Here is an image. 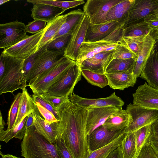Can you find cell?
Returning a JSON list of instances; mask_svg holds the SVG:
<instances>
[{"label":"cell","mask_w":158,"mask_h":158,"mask_svg":"<svg viewBox=\"0 0 158 158\" xmlns=\"http://www.w3.org/2000/svg\"><path fill=\"white\" fill-rule=\"evenodd\" d=\"M56 111L60 118L57 123L58 134L74 158H87L90 153L86 130L87 108L69 101Z\"/></svg>","instance_id":"cell-1"},{"label":"cell","mask_w":158,"mask_h":158,"mask_svg":"<svg viewBox=\"0 0 158 158\" xmlns=\"http://www.w3.org/2000/svg\"><path fill=\"white\" fill-rule=\"evenodd\" d=\"M22 140L21 156L25 158H61L55 143L36 132L34 125L27 129Z\"/></svg>","instance_id":"cell-2"},{"label":"cell","mask_w":158,"mask_h":158,"mask_svg":"<svg viewBox=\"0 0 158 158\" xmlns=\"http://www.w3.org/2000/svg\"><path fill=\"white\" fill-rule=\"evenodd\" d=\"M6 69L0 79V94H12L19 89L23 90L28 86L23 70L24 60L15 58L6 54Z\"/></svg>","instance_id":"cell-3"},{"label":"cell","mask_w":158,"mask_h":158,"mask_svg":"<svg viewBox=\"0 0 158 158\" xmlns=\"http://www.w3.org/2000/svg\"><path fill=\"white\" fill-rule=\"evenodd\" d=\"M81 69L76 62L49 87L46 93L69 98L73 93L75 86L81 80Z\"/></svg>","instance_id":"cell-4"},{"label":"cell","mask_w":158,"mask_h":158,"mask_svg":"<svg viewBox=\"0 0 158 158\" xmlns=\"http://www.w3.org/2000/svg\"><path fill=\"white\" fill-rule=\"evenodd\" d=\"M75 63L76 61L64 56L57 64L28 86L33 94L38 95L46 93L49 87Z\"/></svg>","instance_id":"cell-5"},{"label":"cell","mask_w":158,"mask_h":158,"mask_svg":"<svg viewBox=\"0 0 158 158\" xmlns=\"http://www.w3.org/2000/svg\"><path fill=\"white\" fill-rule=\"evenodd\" d=\"M129 117L125 133L134 132L152 124L158 119V110L147 108L129 104L126 110Z\"/></svg>","instance_id":"cell-6"},{"label":"cell","mask_w":158,"mask_h":158,"mask_svg":"<svg viewBox=\"0 0 158 158\" xmlns=\"http://www.w3.org/2000/svg\"><path fill=\"white\" fill-rule=\"evenodd\" d=\"M26 26L16 21L0 25V48L6 49L26 39Z\"/></svg>","instance_id":"cell-7"},{"label":"cell","mask_w":158,"mask_h":158,"mask_svg":"<svg viewBox=\"0 0 158 158\" xmlns=\"http://www.w3.org/2000/svg\"><path fill=\"white\" fill-rule=\"evenodd\" d=\"M64 52L45 51L36 61L27 78L30 85L57 64L64 56Z\"/></svg>","instance_id":"cell-8"},{"label":"cell","mask_w":158,"mask_h":158,"mask_svg":"<svg viewBox=\"0 0 158 158\" xmlns=\"http://www.w3.org/2000/svg\"><path fill=\"white\" fill-rule=\"evenodd\" d=\"M122 1L88 0L83 6V11L88 17L90 23L93 24L104 23L108 11Z\"/></svg>","instance_id":"cell-9"},{"label":"cell","mask_w":158,"mask_h":158,"mask_svg":"<svg viewBox=\"0 0 158 158\" xmlns=\"http://www.w3.org/2000/svg\"><path fill=\"white\" fill-rule=\"evenodd\" d=\"M118 42H114L110 35L99 41L84 42L80 48L76 62L79 66L84 61L98 53L114 50Z\"/></svg>","instance_id":"cell-10"},{"label":"cell","mask_w":158,"mask_h":158,"mask_svg":"<svg viewBox=\"0 0 158 158\" xmlns=\"http://www.w3.org/2000/svg\"><path fill=\"white\" fill-rule=\"evenodd\" d=\"M45 31V29L29 36L14 46L4 49L2 52L15 58L25 60L37 51Z\"/></svg>","instance_id":"cell-11"},{"label":"cell","mask_w":158,"mask_h":158,"mask_svg":"<svg viewBox=\"0 0 158 158\" xmlns=\"http://www.w3.org/2000/svg\"><path fill=\"white\" fill-rule=\"evenodd\" d=\"M125 133V130L114 131L103 125L99 127L88 135L87 140L90 152L108 145Z\"/></svg>","instance_id":"cell-12"},{"label":"cell","mask_w":158,"mask_h":158,"mask_svg":"<svg viewBox=\"0 0 158 158\" xmlns=\"http://www.w3.org/2000/svg\"><path fill=\"white\" fill-rule=\"evenodd\" d=\"M90 23L88 17L85 15L73 32L69 42L64 51V56L76 61L80 48L85 41Z\"/></svg>","instance_id":"cell-13"},{"label":"cell","mask_w":158,"mask_h":158,"mask_svg":"<svg viewBox=\"0 0 158 158\" xmlns=\"http://www.w3.org/2000/svg\"><path fill=\"white\" fill-rule=\"evenodd\" d=\"M86 130L87 135L102 125L113 114L122 109V106H110L101 107L87 108Z\"/></svg>","instance_id":"cell-14"},{"label":"cell","mask_w":158,"mask_h":158,"mask_svg":"<svg viewBox=\"0 0 158 158\" xmlns=\"http://www.w3.org/2000/svg\"><path fill=\"white\" fill-rule=\"evenodd\" d=\"M69 98L72 103L79 107L86 108L110 106H122L125 103L115 92L107 97L95 99L85 98L73 93Z\"/></svg>","instance_id":"cell-15"},{"label":"cell","mask_w":158,"mask_h":158,"mask_svg":"<svg viewBox=\"0 0 158 158\" xmlns=\"http://www.w3.org/2000/svg\"><path fill=\"white\" fill-rule=\"evenodd\" d=\"M132 96L134 105L158 110V89L149 86L147 82L139 86Z\"/></svg>","instance_id":"cell-16"},{"label":"cell","mask_w":158,"mask_h":158,"mask_svg":"<svg viewBox=\"0 0 158 158\" xmlns=\"http://www.w3.org/2000/svg\"><path fill=\"white\" fill-rule=\"evenodd\" d=\"M158 12V0H135L124 27L130 24L143 20Z\"/></svg>","instance_id":"cell-17"},{"label":"cell","mask_w":158,"mask_h":158,"mask_svg":"<svg viewBox=\"0 0 158 158\" xmlns=\"http://www.w3.org/2000/svg\"><path fill=\"white\" fill-rule=\"evenodd\" d=\"M114 50L103 52L84 61L79 67L81 69L88 70L105 74L108 65L113 59Z\"/></svg>","instance_id":"cell-18"},{"label":"cell","mask_w":158,"mask_h":158,"mask_svg":"<svg viewBox=\"0 0 158 158\" xmlns=\"http://www.w3.org/2000/svg\"><path fill=\"white\" fill-rule=\"evenodd\" d=\"M120 27H123L118 22L113 21L97 24L89 23L84 42L101 40Z\"/></svg>","instance_id":"cell-19"},{"label":"cell","mask_w":158,"mask_h":158,"mask_svg":"<svg viewBox=\"0 0 158 158\" xmlns=\"http://www.w3.org/2000/svg\"><path fill=\"white\" fill-rule=\"evenodd\" d=\"M135 1L122 0L113 6L107 14L105 23L115 21L124 28L128 21L129 13Z\"/></svg>","instance_id":"cell-20"},{"label":"cell","mask_w":158,"mask_h":158,"mask_svg":"<svg viewBox=\"0 0 158 158\" xmlns=\"http://www.w3.org/2000/svg\"><path fill=\"white\" fill-rule=\"evenodd\" d=\"M32 113L34 117L33 125L35 131L51 143H54L58 135L57 123L51 124L47 123L42 117L35 103L34 111Z\"/></svg>","instance_id":"cell-21"},{"label":"cell","mask_w":158,"mask_h":158,"mask_svg":"<svg viewBox=\"0 0 158 158\" xmlns=\"http://www.w3.org/2000/svg\"><path fill=\"white\" fill-rule=\"evenodd\" d=\"M140 77L151 87L158 89V53L152 50Z\"/></svg>","instance_id":"cell-22"},{"label":"cell","mask_w":158,"mask_h":158,"mask_svg":"<svg viewBox=\"0 0 158 158\" xmlns=\"http://www.w3.org/2000/svg\"><path fill=\"white\" fill-rule=\"evenodd\" d=\"M155 40L149 34H147L140 44L133 71V74L136 79L141 75L142 71L152 50Z\"/></svg>","instance_id":"cell-23"},{"label":"cell","mask_w":158,"mask_h":158,"mask_svg":"<svg viewBox=\"0 0 158 158\" xmlns=\"http://www.w3.org/2000/svg\"><path fill=\"white\" fill-rule=\"evenodd\" d=\"M31 10V17L35 19L46 22L52 21L63 13L64 10L49 5L38 3H34Z\"/></svg>","instance_id":"cell-24"},{"label":"cell","mask_w":158,"mask_h":158,"mask_svg":"<svg viewBox=\"0 0 158 158\" xmlns=\"http://www.w3.org/2000/svg\"><path fill=\"white\" fill-rule=\"evenodd\" d=\"M108 85L114 89L123 90L130 87H133L136 82L133 71L113 73H105Z\"/></svg>","instance_id":"cell-25"},{"label":"cell","mask_w":158,"mask_h":158,"mask_svg":"<svg viewBox=\"0 0 158 158\" xmlns=\"http://www.w3.org/2000/svg\"><path fill=\"white\" fill-rule=\"evenodd\" d=\"M67 14L65 21L52 40L60 36L73 33L85 15L83 11L80 9L72 10Z\"/></svg>","instance_id":"cell-26"},{"label":"cell","mask_w":158,"mask_h":158,"mask_svg":"<svg viewBox=\"0 0 158 158\" xmlns=\"http://www.w3.org/2000/svg\"><path fill=\"white\" fill-rule=\"evenodd\" d=\"M129 120V115L126 110L122 109L111 114L103 125L112 130L126 131Z\"/></svg>","instance_id":"cell-27"},{"label":"cell","mask_w":158,"mask_h":158,"mask_svg":"<svg viewBox=\"0 0 158 158\" xmlns=\"http://www.w3.org/2000/svg\"><path fill=\"white\" fill-rule=\"evenodd\" d=\"M67 14L59 16L47 23L44 33L39 43L37 50L52 40L67 18Z\"/></svg>","instance_id":"cell-28"},{"label":"cell","mask_w":158,"mask_h":158,"mask_svg":"<svg viewBox=\"0 0 158 158\" xmlns=\"http://www.w3.org/2000/svg\"><path fill=\"white\" fill-rule=\"evenodd\" d=\"M22 93L19 112L14 127L19 123L26 116L32 113L34 110V103L33 98L26 88L22 90Z\"/></svg>","instance_id":"cell-29"},{"label":"cell","mask_w":158,"mask_h":158,"mask_svg":"<svg viewBox=\"0 0 158 158\" xmlns=\"http://www.w3.org/2000/svg\"><path fill=\"white\" fill-rule=\"evenodd\" d=\"M147 34H149L154 39L152 29L143 20L130 24L124 28L123 37Z\"/></svg>","instance_id":"cell-30"},{"label":"cell","mask_w":158,"mask_h":158,"mask_svg":"<svg viewBox=\"0 0 158 158\" xmlns=\"http://www.w3.org/2000/svg\"><path fill=\"white\" fill-rule=\"evenodd\" d=\"M28 115L26 116L13 128L9 130L0 131V140L7 143L13 138L23 139L26 134V124Z\"/></svg>","instance_id":"cell-31"},{"label":"cell","mask_w":158,"mask_h":158,"mask_svg":"<svg viewBox=\"0 0 158 158\" xmlns=\"http://www.w3.org/2000/svg\"><path fill=\"white\" fill-rule=\"evenodd\" d=\"M137 58L129 59L114 58L106 68L105 73L124 72L133 71Z\"/></svg>","instance_id":"cell-32"},{"label":"cell","mask_w":158,"mask_h":158,"mask_svg":"<svg viewBox=\"0 0 158 158\" xmlns=\"http://www.w3.org/2000/svg\"><path fill=\"white\" fill-rule=\"evenodd\" d=\"M120 147L124 158H136V147L134 132L125 133Z\"/></svg>","instance_id":"cell-33"},{"label":"cell","mask_w":158,"mask_h":158,"mask_svg":"<svg viewBox=\"0 0 158 158\" xmlns=\"http://www.w3.org/2000/svg\"><path fill=\"white\" fill-rule=\"evenodd\" d=\"M81 70L82 75L90 84L101 88L108 85L105 74H100L88 70Z\"/></svg>","instance_id":"cell-34"},{"label":"cell","mask_w":158,"mask_h":158,"mask_svg":"<svg viewBox=\"0 0 158 158\" xmlns=\"http://www.w3.org/2000/svg\"><path fill=\"white\" fill-rule=\"evenodd\" d=\"M125 134L121 135L108 145L90 152L87 158H106L111 152L121 145Z\"/></svg>","instance_id":"cell-35"},{"label":"cell","mask_w":158,"mask_h":158,"mask_svg":"<svg viewBox=\"0 0 158 158\" xmlns=\"http://www.w3.org/2000/svg\"><path fill=\"white\" fill-rule=\"evenodd\" d=\"M152 124L146 125L134 131L136 147V158L151 135Z\"/></svg>","instance_id":"cell-36"},{"label":"cell","mask_w":158,"mask_h":158,"mask_svg":"<svg viewBox=\"0 0 158 158\" xmlns=\"http://www.w3.org/2000/svg\"><path fill=\"white\" fill-rule=\"evenodd\" d=\"M72 33L67 34L52 40L48 44L47 51L53 52H64L71 39Z\"/></svg>","instance_id":"cell-37"},{"label":"cell","mask_w":158,"mask_h":158,"mask_svg":"<svg viewBox=\"0 0 158 158\" xmlns=\"http://www.w3.org/2000/svg\"><path fill=\"white\" fill-rule=\"evenodd\" d=\"M27 2L32 3H38L48 4L61 8L65 10L68 9L75 7L84 3L83 0L73 1H58L56 0H28Z\"/></svg>","instance_id":"cell-38"},{"label":"cell","mask_w":158,"mask_h":158,"mask_svg":"<svg viewBox=\"0 0 158 158\" xmlns=\"http://www.w3.org/2000/svg\"><path fill=\"white\" fill-rule=\"evenodd\" d=\"M22 95V93H19L14 96V100L8 111L6 123L7 130H10L14 127L19 112Z\"/></svg>","instance_id":"cell-39"},{"label":"cell","mask_w":158,"mask_h":158,"mask_svg":"<svg viewBox=\"0 0 158 158\" xmlns=\"http://www.w3.org/2000/svg\"><path fill=\"white\" fill-rule=\"evenodd\" d=\"M50 42L38 49L33 54L24 60L23 64V70L26 80L29 72L36 61L47 50V45Z\"/></svg>","instance_id":"cell-40"},{"label":"cell","mask_w":158,"mask_h":158,"mask_svg":"<svg viewBox=\"0 0 158 158\" xmlns=\"http://www.w3.org/2000/svg\"><path fill=\"white\" fill-rule=\"evenodd\" d=\"M137 57V56L121 40L118 43L114 50L113 59H126Z\"/></svg>","instance_id":"cell-41"},{"label":"cell","mask_w":158,"mask_h":158,"mask_svg":"<svg viewBox=\"0 0 158 158\" xmlns=\"http://www.w3.org/2000/svg\"><path fill=\"white\" fill-rule=\"evenodd\" d=\"M146 35L123 37L121 41L137 56L140 44Z\"/></svg>","instance_id":"cell-42"},{"label":"cell","mask_w":158,"mask_h":158,"mask_svg":"<svg viewBox=\"0 0 158 158\" xmlns=\"http://www.w3.org/2000/svg\"><path fill=\"white\" fill-rule=\"evenodd\" d=\"M37 95L48 102L56 110L63 104L70 101L69 98L56 96L47 93Z\"/></svg>","instance_id":"cell-43"},{"label":"cell","mask_w":158,"mask_h":158,"mask_svg":"<svg viewBox=\"0 0 158 158\" xmlns=\"http://www.w3.org/2000/svg\"><path fill=\"white\" fill-rule=\"evenodd\" d=\"M54 143L61 158H74L63 139L58 134Z\"/></svg>","instance_id":"cell-44"},{"label":"cell","mask_w":158,"mask_h":158,"mask_svg":"<svg viewBox=\"0 0 158 158\" xmlns=\"http://www.w3.org/2000/svg\"><path fill=\"white\" fill-rule=\"evenodd\" d=\"M46 23L44 21L35 19L26 26V32L34 34L38 33L45 28Z\"/></svg>","instance_id":"cell-45"},{"label":"cell","mask_w":158,"mask_h":158,"mask_svg":"<svg viewBox=\"0 0 158 158\" xmlns=\"http://www.w3.org/2000/svg\"><path fill=\"white\" fill-rule=\"evenodd\" d=\"M34 102L41 115L44 118L45 121L47 123L51 124L53 123H57L59 121L56 118L52 113L44 108L40 103L38 102Z\"/></svg>","instance_id":"cell-46"},{"label":"cell","mask_w":158,"mask_h":158,"mask_svg":"<svg viewBox=\"0 0 158 158\" xmlns=\"http://www.w3.org/2000/svg\"><path fill=\"white\" fill-rule=\"evenodd\" d=\"M149 139L144 145L136 158H158V156L150 145Z\"/></svg>","instance_id":"cell-47"},{"label":"cell","mask_w":158,"mask_h":158,"mask_svg":"<svg viewBox=\"0 0 158 158\" xmlns=\"http://www.w3.org/2000/svg\"><path fill=\"white\" fill-rule=\"evenodd\" d=\"M143 21L152 29L154 39L155 40L158 36V18L156 14H154L145 18Z\"/></svg>","instance_id":"cell-48"},{"label":"cell","mask_w":158,"mask_h":158,"mask_svg":"<svg viewBox=\"0 0 158 158\" xmlns=\"http://www.w3.org/2000/svg\"><path fill=\"white\" fill-rule=\"evenodd\" d=\"M32 97L34 102L40 103L44 108L52 113L56 118L59 120L60 118L57 111L49 103L37 95L33 94Z\"/></svg>","instance_id":"cell-49"},{"label":"cell","mask_w":158,"mask_h":158,"mask_svg":"<svg viewBox=\"0 0 158 158\" xmlns=\"http://www.w3.org/2000/svg\"><path fill=\"white\" fill-rule=\"evenodd\" d=\"M106 158H124L120 146L111 152Z\"/></svg>","instance_id":"cell-50"},{"label":"cell","mask_w":158,"mask_h":158,"mask_svg":"<svg viewBox=\"0 0 158 158\" xmlns=\"http://www.w3.org/2000/svg\"><path fill=\"white\" fill-rule=\"evenodd\" d=\"M6 69L5 55L2 52L0 56V79L3 76Z\"/></svg>","instance_id":"cell-51"},{"label":"cell","mask_w":158,"mask_h":158,"mask_svg":"<svg viewBox=\"0 0 158 158\" xmlns=\"http://www.w3.org/2000/svg\"><path fill=\"white\" fill-rule=\"evenodd\" d=\"M150 145L158 156V136H152L149 138Z\"/></svg>","instance_id":"cell-52"},{"label":"cell","mask_w":158,"mask_h":158,"mask_svg":"<svg viewBox=\"0 0 158 158\" xmlns=\"http://www.w3.org/2000/svg\"><path fill=\"white\" fill-rule=\"evenodd\" d=\"M152 136H158V119L152 124Z\"/></svg>","instance_id":"cell-53"},{"label":"cell","mask_w":158,"mask_h":158,"mask_svg":"<svg viewBox=\"0 0 158 158\" xmlns=\"http://www.w3.org/2000/svg\"><path fill=\"white\" fill-rule=\"evenodd\" d=\"M34 117L32 113L29 114L26 121V128L27 129L28 128L33 125Z\"/></svg>","instance_id":"cell-54"},{"label":"cell","mask_w":158,"mask_h":158,"mask_svg":"<svg viewBox=\"0 0 158 158\" xmlns=\"http://www.w3.org/2000/svg\"><path fill=\"white\" fill-rule=\"evenodd\" d=\"M5 123L2 118V113L0 112V131L4 130Z\"/></svg>","instance_id":"cell-55"},{"label":"cell","mask_w":158,"mask_h":158,"mask_svg":"<svg viewBox=\"0 0 158 158\" xmlns=\"http://www.w3.org/2000/svg\"><path fill=\"white\" fill-rule=\"evenodd\" d=\"M0 155L1 156V158H20L11 154H7L5 155L2 154L1 152H0Z\"/></svg>","instance_id":"cell-56"},{"label":"cell","mask_w":158,"mask_h":158,"mask_svg":"<svg viewBox=\"0 0 158 158\" xmlns=\"http://www.w3.org/2000/svg\"><path fill=\"white\" fill-rule=\"evenodd\" d=\"M152 50L156 51L158 53V36L155 40Z\"/></svg>","instance_id":"cell-57"},{"label":"cell","mask_w":158,"mask_h":158,"mask_svg":"<svg viewBox=\"0 0 158 158\" xmlns=\"http://www.w3.org/2000/svg\"><path fill=\"white\" fill-rule=\"evenodd\" d=\"M9 0H0V5L3 4L4 3L9 1Z\"/></svg>","instance_id":"cell-58"},{"label":"cell","mask_w":158,"mask_h":158,"mask_svg":"<svg viewBox=\"0 0 158 158\" xmlns=\"http://www.w3.org/2000/svg\"><path fill=\"white\" fill-rule=\"evenodd\" d=\"M156 16H157V18H158V12L156 13Z\"/></svg>","instance_id":"cell-59"}]
</instances>
